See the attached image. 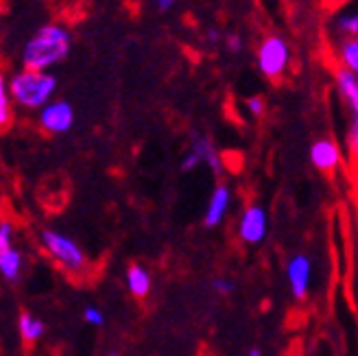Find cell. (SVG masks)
I'll return each instance as SVG.
<instances>
[{
    "instance_id": "obj_1",
    "label": "cell",
    "mask_w": 358,
    "mask_h": 356,
    "mask_svg": "<svg viewBox=\"0 0 358 356\" xmlns=\"http://www.w3.org/2000/svg\"><path fill=\"white\" fill-rule=\"evenodd\" d=\"M70 48H73V33L62 22H48L42 24L27 40L22 48V68L27 70H40L48 73L50 68L62 64Z\"/></svg>"
},
{
    "instance_id": "obj_2",
    "label": "cell",
    "mask_w": 358,
    "mask_h": 356,
    "mask_svg": "<svg viewBox=\"0 0 358 356\" xmlns=\"http://www.w3.org/2000/svg\"><path fill=\"white\" fill-rule=\"evenodd\" d=\"M9 94L17 108L29 112H40L52 101V94L57 92V77L40 70H17L7 81Z\"/></svg>"
},
{
    "instance_id": "obj_3",
    "label": "cell",
    "mask_w": 358,
    "mask_h": 356,
    "mask_svg": "<svg viewBox=\"0 0 358 356\" xmlns=\"http://www.w3.org/2000/svg\"><path fill=\"white\" fill-rule=\"evenodd\" d=\"M40 245L44 249V254L59 264L64 271H68L70 276H81L87 271V258L85 252L79 247L77 241H73L70 236H66L59 229H42L40 232Z\"/></svg>"
},
{
    "instance_id": "obj_4",
    "label": "cell",
    "mask_w": 358,
    "mask_h": 356,
    "mask_svg": "<svg viewBox=\"0 0 358 356\" xmlns=\"http://www.w3.org/2000/svg\"><path fill=\"white\" fill-rule=\"evenodd\" d=\"M256 66L262 77L278 81L291 66V44L280 35H266L258 44L256 50Z\"/></svg>"
},
{
    "instance_id": "obj_5",
    "label": "cell",
    "mask_w": 358,
    "mask_h": 356,
    "mask_svg": "<svg viewBox=\"0 0 358 356\" xmlns=\"http://www.w3.org/2000/svg\"><path fill=\"white\" fill-rule=\"evenodd\" d=\"M38 124L50 136L68 134L75 124V110L73 105L64 99L50 101L46 108L38 112Z\"/></svg>"
},
{
    "instance_id": "obj_6",
    "label": "cell",
    "mask_w": 358,
    "mask_h": 356,
    "mask_svg": "<svg viewBox=\"0 0 358 356\" xmlns=\"http://www.w3.org/2000/svg\"><path fill=\"white\" fill-rule=\"evenodd\" d=\"M268 234V215L258 204H252L243 210L238 219V238L245 245H260Z\"/></svg>"
},
{
    "instance_id": "obj_7",
    "label": "cell",
    "mask_w": 358,
    "mask_h": 356,
    "mask_svg": "<svg viewBox=\"0 0 358 356\" xmlns=\"http://www.w3.org/2000/svg\"><path fill=\"white\" fill-rule=\"evenodd\" d=\"M286 280H289L291 293L297 301L308 297L313 282V260L306 254H295L286 262Z\"/></svg>"
},
{
    "instance_id": "obj_8",
    "label": "cell",
    "mask_w": 358,
    "mask_h": 356,
    "mask_svg": "<svg viewBox=\"0 0 358 356\" xmlns=\"http://www.w3.org/2000/svg\"><path fill=\"white\" fill-rule=\"evenodd\" d=\"M310 162L321 173H332L341 164V147L332 138H319L310 147Z\"/></svg>"
},
{
    "instance_id": "obj_9",
    "label": "cell",
    "mask_w": 358,
    "mask_h": 356,
    "mask_svg": "<svg viewBox=\"0 0 358 356\" xmlns=\"http://www.w3.org/2000/svg\"><path fill=\"white\" fill-rule=\"evenodd\" d=\"M229 204H231V190L227 184H219L217 188L212 190L210 194V201H208V208H206V217H203V225L206 227H217L229 210Z\"/></svg>"
},
{
    "instance_id": "obj_10",
    "label": "cell",
    "mask_w": 358,
    "mask_h": 356,
    "mask_svg": "<svg viewBox=\"0 0 358 356\" xmlns=\"http://www.w3.org/2000/svg\"><path fill=\"white\" fill-rule=\"evenodd\" d=\"M334 85L348 105L350 118H358V77L345 68H338L334 73Z\"/></svg>"
},
{
    "instance_id": "obj_11",
    "label": "cell",
    "mask_w": 358,
    "mask_h": 356,
    "mask_svg": "<svg viewBox=\"0 0 358 356\" xmlns=\"http://www.w3.org/2000/svg\"><path fill=\"white\" fill-rule=\"evenodd\" d=\"M124 282H127V289L136 299H145L151 293V273L142 264H129L127 273H124Z\"/></svg>"
},
{
    "instance_id": "obj_12",
    "label": "cell",
    "mask_w": 358,
    "mask_h": 356,
    "mask_svg": "<svg viewBox=\"0 0 358 356\" xmlns=\"http://www.w3.org/2000/svg\"><path fill=\"white\" fill-rule=\"evenodd\" d=\"M190 149L199 153L201 162H203V164H208V166L212 169V173H214V175H219V177L223 175V171H225L223 159H221V155L217 153V147L212 145V140H208V138L199 136V138H194V140H192Z\"/></svg>"
},
{
    "instance_id": "obj_13",
    "label": "cell",
    "mask_w": 358,
    "mask_h": 356,
    "mask_svg": "<svg viewBox=\"0 0 358 356\" xmlns=\"http://www.w3.org/2000/svg\"><path fill=\"white\" fill-rule=\"evenodd\" d=\"M22 264H24V258H22L17 247H11V249H7V252H0V276H3L5 282L15 284L17 280H20Z\"/></svg>"
},
{
    "instance_id": "obj_14",
    "label": "cell",
    "mask_w": 358,
    "mask_h": 356,
    "mask_svg": "<svg viewBox=\"0 0 358 356\" xmlns=\"http://www.w3.org/2000/svg\"><path fill=\"white\" fill-rule=\"evenodd\" d=\"M17 330H20V336H22V341L24 343H38L44 332H46V326L40 317H35L27 311L20 313V317H17Z\"/></svg>"
},
{
    "instance_id": "obj_15",
    "label": "cell",
    "mask_w": 358,
    "mask_h": 356,
    "mask_svg": "<svg viewBox=\"0 0 358 356\" xmlns=\"http://www.w3.org/2000/svg\"><path fill=\"white\" fill-rule=\"evenodd\" d=\"M334 33L343 40L358 38V9H345L334 17Z\"/></svg>"
},
{
    "instance_id": "obj_16",
    "label": "cell",
    "mask_w": 358,
    "mask_h": 356,
    "mask_svg": "<svg viewBox=\"0 0 358 356\" xmlns=\"http://www.w3.org/2000/svg\"><path fill=\"white\" fill-rule=\"evenodd\" d=\"M336 57H338V64H341V68L350 70L352 75L358 77V38L338 42Z\"/></svg>"
},
{
    "instance_id": "obj_17",
    "label": "cell",
    "mask_w": 358,
    "mask_h": 356,
    "mask_svg": "<svg viewBox=\"0 0 358 356\" xmlns=\"http://www.w3.org/2000/svg\"><path fill=\"white\" fill-rule=\"evenodd\" d=\"M13 99L9 94V87H7V81L0 79V127L7 129L11 120H13Z\"/></svg>"
},
{
    "instance_id": "obj_18",
    "label": "cell",
    "mask_w": 358,
    "mask_h": 356,
    "mask_svg": "<svg viewBox=\"0 0 358 356\" xmlns=\"http://www.w3.org/2000/svg\"><path fill=\"white\" fill-rule=\"evenodd\" d=\"M13 247V223L9 219L0 221V252H7Z\"/></svg>"
},
{
    "instance_id": "obj_19",
    "label": "cell",
    "mask_w": 358,
    "mask_h": 356,
    "mask_svg": "<svg viewBox=\"0 0 358 356\" xmlns=\"http://www.w3.org/2000/svg\"><path fill=\"white\" fill-rule=\"evenodd\" d=\"M348 149L358 155V118H350V127H348Z\"/></svg>"
},
{
    "instance_id": "obj_20",
    "label": "cell",
    "mask_w": 358,
    "mask_h": 356,
    "mask_svg": "<svg viewBox=\"0 0 358 356\" xmlns=\"http://www.w3.org/2000/svg\"><path fill=\"white\" fill-rule=\"evenodd\" d=\"M83 319H85L90 326H103L105 324V315L96 306H87L83 311Z\"/></svg>"
},
{
    "instance_id": "obj_21",
    "label": "cell",
    "mask_w": 358,
    "mask_h": 356,
    "mask_svg": "<svg viewBox=\"0 0 358 356\" xmlns=\"http://www.w3.org/2000/svg\"><path fill=\"white\" fill-rule=\"evenodd\" d=\"M247 110L252 112V116H258L260 118L266 112V103H264L262 97H249L247 99Z\"/></svg>"
},
{
    "instance_id": "obj_22",
    "label": "cell",
    "mask_w": 358,
    "mask_h": 356,
    "mask_svg": "<svg viewBox=\"0 0 358 356\" xmlns=\"http://www.w3.org/2000/svg\"><path fill=\"white\" fill-rule=\"evenodd\" d=\"M225 46H227V50H231V52H243L245 40L241 38V33H227V35H225Z\"/></svg>"
},
{
    "instance_id": "obj_23",
    "label": "cell",
    "mask_w": 358,
    "mask_h": 356,
    "mask_svg": "<svg viewBox=\"0 0 358 356\" xmlns=\"http://www.w3.org/2000/svg\"><path fill=\"white\" fill-rule=\"evenodd\" d=\"M199 164H203V162H201V157H199V153L192 151V149H188L186 155L182 157V171H192V169H196Z\"/></svg>"
},
{
    "instance_id": "obj_24",
    "label": "cell",
    "mask_w": 358,
    "mask_h": 356,
    "mask_svg": "<svg viewBox=\"0 0 358 356\" xmlns=\"http://www.w3.org/2000/svg\"><path fill=\"white\" fill-rule=\"evenodd\" d=\"M212 289L221 293V295H229L231 291H234V282H231L229 278H214L212 280Z\"/></svg>"
},
{
    "instance_id": "obj_25",
    "label": "cell",
    "mask_w": 358,
    "mask_h": 356,
    "mask_svg": "<svg viewBox=\"0 0 358 356\" xmlns=\"http://www.w3.org/2000/svg\"><path fill=\"white\" fill-rule=\"evenodd\" d=\"M153 5H155V9H157V11L166 13V11H171V9L177 5V0H153Z\"/></svg>"
},
{
    "instance_id": "obj_26",
    "label": "cell",
    "mask_w": 358,
    "mask_h": 356,
    "mask_svg": "<svg viewBox=\"0 0 358 356\" xmlns=\"http://www.w3.org/2000/svg\"><path fill=\"white\" fill-rule=\"evenodd\" d=\"M206 42L208 44H219L221 42V33L217 29H208L206 31Z\"/></svg>"
},
{
    "instance_id": "obj_27",
    "label": "cell",
    "mask_w": 358,
    "mask_h": 356,
    "mask_svg": "<svg viewBox=\"0 0 358 356\" xmlns=\"http://www.w3.org/2000/svg\"><path fill=\"white\" fill-rule=\"evenodd\" d=\"M247 356H262V352H260V348H252L247 352Z\"/></svg>"
},
{
    "instance_id": "obj_28",
    "label": "cell",
    "mask_w": 358,
    "mask_h": 356,
    "mask_svg": "<svg viewBox=\"0 0 358 356\" xmlns=\"http://www.w3.org/2000/svg\"><path fill=\"white\" fill-rule=\"evenodd\" d=\"M103 356H120L118 352H107V354H103Z\"/></svg>"
}]
</instances>
